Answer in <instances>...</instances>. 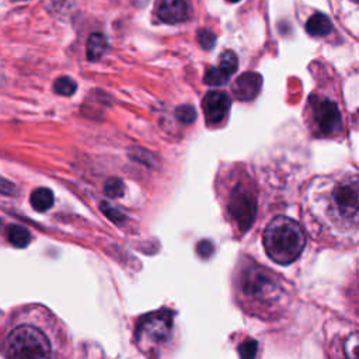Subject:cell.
Segmentation results:
<instances>
[{"mask_svg":"<svg viewBox=\"0 0 359 359\" xmlns=\"http://www.w3.org/2000/svg\"><path fill=\"white\" fill-rule=\"evenodd\" d=\"M303 229L318 244L349 250L359 241V181L355 172L311 178L302 195Z\"/></svg>","mask_w":359,"mask_h":359,"instance_id":"obj_1","label":"cell"},{"mask_svg":"<svg viewBox=\"0 0 359 359\" xmlns=\"http://www.w3.org/2000/svg\"><path fill=\"white\" fill-rule=\"evenodd\" d=\"M233 290L240 309L264 321L282 317L290 306V293L283 279L250 257L238 262L233 276Z\"/></svg>","mask_w":359,"mask_h":359,"instance_id":"obj_2","label":"cell"},{"mask_svg":"<svg viewBox=\"0 0 359 359\" xmlns=\"http://www.w3.org/2000/svg\"><path fill=\"white\" fill-rule=\"evenodd\" d=\"M215 187L224 219L234 234L241 236L248 231L258 210V188L252 177L241 167H234L222 174Z\"/></svg>","mask_w":359,"mask_h":359,"instance_id":"obj_3","label":"cell"},{"mask_svg":"<svg viewBox=\"0 0 359 359\" xmlns=\"http://www.w3.org/2000/svg\"><path fill=\"white\" fill-rule=\"evenodd\" d=\"M262 245L273 262L289 265L303 252L306 231L299 222L287 216H276L262 233Z\"/></svg>","mask_w":359,"mask_h":359,"instance_id":"obj_4","label":"cell"},{"mask_svg":"<svg viewBox=\"0 0 359 359\" xmlns=\"http://www.w3.org/2000/svg\"><path fill=\"white\" fill-rule=\"evenodd\" d=\"M56 335L34 323H22L14 327L4 341L7 359H57Z\"/></svg>","mask_w":359,"mask_h":359,"instance_id":"obj_5","label":"cell"},{"mask_svg":"<svg viewBox=\"0 0 359 359\" xmlns=\"http://www.w3.org/2000/svg\"><path fill=\"white\" fill-rule=\"evenodd\" d=\"M174 337V314L170 310L153 311L136 325L135 341L139 349L149 356L160 355Z\"/></svg>","mask_w":359,"mask_h":359,"instance_id":"obj_6","label":"cell"},{"mask_svg":"<svg viewBox=\"0 0 359 359\" xmlns=\"http://www.w3.org/2000/svg\"><path fill=\"white\" fill-rule=\"evenodd\" d=\"M314 121L321 135L331 136L337 135L342 128L341 114L335 102L324 100L314 107Z\"/></svg>","mask_w":359,"mask_h":359,"instance_id":"obj_7","label":"cell"},{"mask_svg":"<svg viewBox=\"0 0 359 359\" xmlns=\"http://www.w3.org/2000/svg\"><path fill=\"white\" fill-rule=\"evenodd\" d=\"M202 108L206 122L209 125H219L230 109V98L223 91H209L202 101Z\"/></svg>","mask_w":359,"mask_h":359,"instance_id":"obj_8","label":"cell"},{"mask_svg":"<svg viewBox=\"0 0 359 359\" xmlns=\"http://www.w3.org/2000/svg\"><path fill=\"white\" fill-rule=\"evenodd\" d=\"M262 86V77L261 74L255 72H247L243 73L236 79L233 83V94L238 101H252Z\"/></svg>","mask_w":359,"mask_h":359,"instance_id":"obj_9","label":"cell"},{"mask_svg":"<svg viewBox=\"0 0 359 359\" xmlns=\"http://www.w3.org/2000/svg\"><path fill=\"white\" fill-rule=\"evenodd\" d=\"M157 15L161 21L168 24L182 22L188 18L187 0H160Z\"/></svg>","mask_w":359,"mask_h":359,"instance_id":"obj_10","label":"cell"},{"mask_svg":"<svg viewBox=\"0 0 359 359\" xmlns=\"http://www.w3.org/2000/svg\"><path fill=\"white\" fill-rule=\"evenodd\" d=\"M331 29H332L331 20L321 13L313 14L306 22V31L314 36H325L331 32Z\"/></svg>","mask_w":359,"mask_h":359,"instance_id":"obj_11","label":"cell"},{"mask_svg":"<svg viewBox=\"0 0 359 359\" xmlns=\"http://www.w3.org/2000/svg\"><path fill=\"white\" fill-rule=\"evenodd\" d=\"M107 50V38L100 34V32H94L90 35L88 41H87V57L88 60H98L102 57V55Z\"/></svg>","mask_w":359,"mask_h":359,"instance_id":"obj_12","label":"cell"},{"mask_svg":"<svg viewBox=\"0 0 359 359\" xmlns=\"http://www.w3.org/2000/svg\"><path fill=\"white\" fill-rule=\"evenodd\" d=\"M31 206L38 212H45L53 205V194L48 188H38L31 194Z\"/></svg>","mask_w":359,"mask_h":359,"instance_id":"obj_13","label":"cell"},{"mask_svg":"<svg viewBox=\"0 0 359 359\" xmlns=\"http://www.w3.org/2000/svg\"><path fill=\"white\" fill-rule=\"evenodd\" d=\"M7 238L14 247L24 248L28 245V243L31 240V234L25 227L20 226V224H11L7 230Z\"/></svg>","mask_w":359,"mask_h":359,"instance_id":"obj_14","label":"cell"},{"mask_svg":"<svg viewBox=\"0 0 359 359\" xmlns=\"http://www.w3.org/2000/svg\"><path fill=\"white\" fill-rule=\"evenodd\" d=\"M238 66V59L233 50H224L219 59V69H222L226 74L231 76L236 73Z\"/></svg>","mask_w":359,"mask_h":359,"instance_id":"obj_15","label":"cell"},{"mask_svg":"<svg viewBox=\"0 0 359 359\" xmlns=\"http://www.w3.org/2000/svg\"><path fill=\"white\" fill-rule=\"evenodd\" d=\"M229 79H230V76L226 74L222 69H219V67H210V69L205 73L203 81H205V84H208V86H210V87H219V86L226 84Z\"/></svg>","mask_w":359,"mask_h":359,"instance_id":"obj_16","label":"cell"},{"mask_svg":"<svg viewBox=\"0 0 359 359\" xmlns=\"http://www.w3.org/2000/svg\"><path fill=\"white\" fill-rule=\"evenodd\" d=\"M76 88H77V84L70 77L63 76V77L56 79V81L53 83V90L59 95H72V94H74Z\"/></svg>","mask_w":359,"mask_h":359,"instance_id":"obj_17","label":"cell"},{"mask_svg":"<svg viewBox=\"0 0 359 359\" xmlns=\"http://www.w3.org/2000/svg\"><path fill=\"white\" fill-rule=\"evenodd\" d=\"M196 39H198V43L201 45V48L205 50L212 49L216 43V35L210 29H206V28L198 29Z\"/></svg>","mask_w":359,"mask_h":359,"instance_id":"obj_18","label":"cell"},{"mask_svg":"<svg viewBox=\"0 0 359 359\" xmlns=\"http://www.w3.org/2000/svg\"><path fill=\"white\" fill-rule=\"evenodd\" d=\"M257 348H258L257 341L248 338L238 345V355L241 359H255Z\"/></svg>","mask_w":359,"mask_h":359,"instance_id":"obj_19","label":"cell"},{"mask_svg":"<svg viewBox=\"0 0 359 359\" xmlns=\"http://www.w3.org/2000/svg\"><path fill=\"white\" fill-rule=\"evenodd\" d=\"M175 116L184 123H192L196 119V112H195V108L192 105L185 104V105H181V107L177 108Z\"/></svg>","mask_w":359,"mask_h":359,"instance_id":"obj_20","label":"cell"},{"mask_svg":"<svg viewBox=\"0 0 359 359\" xmlns=\"http://www.w3.org/2000/svg\"><path fill=\"white\" fill-rule=\"evenodd\" d=\"M107 192L112 196H118L122 194V184L118 180H112L108 185H107Z\"/></svg>","mask_w":359,"mask_h":359,"instance_id":"obj_21","label":"cell"},{"mask_svg":"<svg viewBox=\"0 0 359 359\" xmlns=\"http://www.w3.org/2000/svg\"><path fill=\"white\" fill-rule=\"evenodd\" d=\"M0 192H1V194L11 195V194H15V188L13 187L11 182H7L6 180L0 178Z\"/></svg>","mask_w":359,"mask_h":359,"instance_id":"obj_22","label":"cell"},{"mask_svg":"<svg viewBox=\"0 0 359 359\" xmlns=\"http://www.w3.org/2000/svg\"><path fill=\"white\" fill-rule=\"evenodd\" d=\"M149 0H133V3L136 4V6H139V7H142V6H144L146 3H147Z\"/></svg>","mask_w":359,"mask_h":359,"instance_id":"obj_23","label":"cell"},{"mask_svg":"<svg viewBox=\"0 0 359 359\" xmlns=\"http://www.w3.org/2000/svg\"><path fill=\"white\" fill-rule=\"evenodd\" d=\"M227 1H230V3H237V1H240V0H227Z\"/></svg>","mask_w":359,"mask_h":359,"instance_id":"obj_24","label":"cell"},{"mask_svg":"<svg viewBox=\"0 0 359 359\" xmlns=\"http://www.w3.org/2000/svg\"><path fill=\"white\" fill-rule=\"evenodd\" d=\"M14 1H25V0H14Z\"/></svg>","mask_w":359,"mask_h":359,"instance_id":"obj_25","label":"cell"},{"mask_svg":"<svg viewBox=\"0 0 359 359\" xmlns=\"http://www.w3.org/2000/svg\"><path fill=\"white\" fill-rule=\"evenodd\" d=\"M353 1H358V0H353Z\"/></svg>","mask_w":359,"mask_h":359,"instance_id":"obj_26","label":"cell"}]
</instances>
